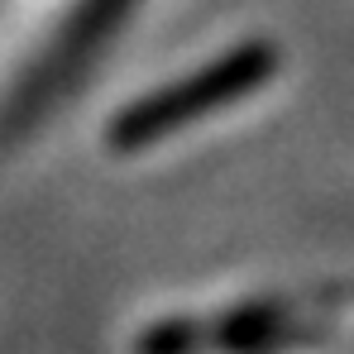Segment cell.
<instances>
[{
	"label": "cell",
	"instance_id": "1",
	"mask_svg": "<svg viewBox=\"0 0 354 354\" xmlns=\"http://www.w3.org/2000/svg\"><path fill=\"white\" fill-rule=\"evenodd\" d=\"M268 72H273V53H268L263 44L235 48L230 58H221L216 67H201V72H192L187 82H177L168 91L139 101V106H129V111L115 120V129H111V144H115V149H144V144H153V139H168L187 120L211 115V111L230 106L239 96H249Z\"/></svg>",
	"mask_w": 354,
	"mask_h": 354
},
{
	"label": "cell",
	"instance_id": "2",
	"mask_svg": "<svg viewBox=\"0 0 354 354\" xmlns=\"http://www.w3.org/2000/svg\"><path fill=\"white\" fill-rule=\"evenodd\" d=\"M326 335L316 311L288 306H254L221 321H163L144 330L139 354H268L283 345H311Z\"/></svg>",
	"mask_w": 354,
	"mask_h": 354
}]
</instances>
